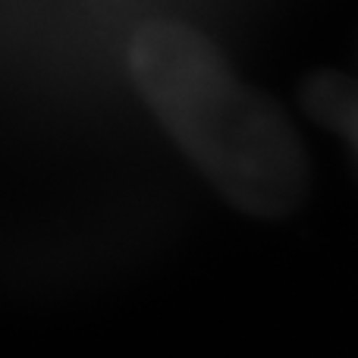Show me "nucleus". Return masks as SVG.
I'll return each instance as SVG.
<instances>
[{
	"instance_id": "obj_1",
	"label": "nucleus",
	"mask_w": 358,
	"mask_h": 358,
	"mask_svg": "<svg viewBox=\"0 0 358 358\" xmlns=\"http://www.w3.org/2000/svg\"><path fill=\"white\" fill-rule=\"evenodd\" d=\"M129 76L201 176L252 217H283L305 198L308 157L271 98L236 76L210 38L157 19L129 41Z\"/></svg>"
},
{
	"instance_id": "obj_2",
	"label": "nucleus",
	"mask_w": 358,
	"mask_h": 358,
	"mask_svg": "<svg viewBox=\"0 0 358 358\" xmlns=\"http://www.w3.org/2000/svg\"><path fill=\"white\" fill-rule=\"evenodd\" d=\"M305 110L315 123L346 142L358 164V79L346 73H317L305 82Z\"/></svg>"
}]
</instances>
